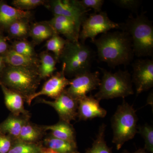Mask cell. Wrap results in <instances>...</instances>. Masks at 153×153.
I'll return each instance as SVG.
<instances>
[{"label": "cell", "mask_w": 153, "mask_h": 153, "mask_svg": "<svg viewBox=\"0 0 153 153\" xmlns=\"http://www.w3.org/2000/svg\"><path fill=\"white\" fill-rule=\"evenodd\" d=\"M113 3L118 7L127 9L137 13L141 4V1L139 0H113Z\"/></svg>", "instance_id": "31"}, {"label": "cell", "mask_w": 153, "mask_h": 153, "mask_svg": "<svg viewBox=\"0 0 153 153\" xmlns=\"http://www.w3.org/2000/svg\"><path fill=\"white\" fill-rule=\"evenodd\" d=\"M32 16L30 11H23L2 3L0 4V26L8 28L15 21L29 19Z\"/></svg>", "instance_id": "17"}, {"label": "cell", "mask_w": 153, "mask_h": 153, "mask_svg": "<svg viewBox=\"0 0 153 153\" xmlns=\"http://www.w3.org/2000/svg\"><path fill=\"white\" fill-rule=\"evenodd\" d=\"M55 33L63 35L66 40L78 42L81 27L74 21L63 16H54L48 22Z\"/></svg>", "instance_id": "13"}, {"label": "cell", "mask_w": 153, "mask_h": 153, "mask_svg": "<svg viewBox=\"0 0 153 153\" xmlns=\"http://www.w3.org/2000/svg\"><path fill=\"white\" fill-rule=\"evenodd\" d=\"M42 153H57L51 149L44 147L42 149Z\"/></svg>", "instance_id": "37"}, {"label": "cell", "mask_w": 153, "mask_h": 153, "mask_svg": "<svg viewBox=\"0 0 153 153\" xmlns=\"http://www.w3.org/2000/svg\"><path fill=\"white\" fill-rule=\"evenodd\" d=\"M45 147L57 153H80L77 150V144L59 139L49 136L44 139Z\"/></svg>", "instance_id": "23"}, {"label": "cell", "mask_w": 153, "mask_h": 153, "mask_svg": "<svg viewBox=\"0 0 153 153\" xmlns=\"http://www.w3.org/2000/svg\"><path fill=\"white\" fill-rule=\"evenodd\" d=\"M106 127L105 124L101 125L91 147L86 149L84 153H113L112 148L107 146L105 140Z\"/></svg>", "instance_id": "24"}, {"label": "cell", "mask_w": 153, "mask_h": 153, "mask_svg": "<svg viewBox=\"0 0 153 153\" xmlns=\"http://www.w3.org/2000/svg\"><path fill=\"white\" fill-rule=\"evenodd\" d=\"M30 116H16L11 114L0 124V133L8 135L15 140L19 137L22 126Z\"/></svg>", "instance_id": "18"}, {"label": "cell", "mask_w": 153, "mask_h": 153, "mask_svg": "<svg viewBox=\"0 0 153 153\" xmlns=\"http://www.w3.org/2000/svg\"><path fill=\"white\" fill-rule=\"evenodd\" d=\"M91 42L97 49L99 60L110 67L128 65L134 56L131 38L123 30L103 33Z\"/></svg>", "instance_id": "1"}, {"label": "cell", "mask_w": 153, "mask_h": 153, "mask_svg": "<svg viewBox=\"0 0 153 153\" xmlns=\"http://www.w3.org/2000/svg\"><path fill=\"white\" fill-rule=\"evenodd\" d=\"M15 140L10 136L0 133V153H8Z\"/></svg>", "instance_id": "33"}, {"label": "cell", "mask_w": 153, "mask_h": 153, "mask_svg": "<svg viewBox=\"0 0 153 153\" xmlns=\"http://www.w3.org/2000/svg\"><path fill=\"white\" fill-rule=\"evenodd\" d=\"M5 64L3 56L0 55V73H1L4 68H5Z\"/></svg>", "instance_id": "35"}, {"label": "cell", "mask_w": 153, "mask_h": 153, "mask_svg": "<svg viewBox=\"0 0 153 153\" xmlns=\"http://www.w3.org/2000/svg\"><path fill=\"white\" fill-rule=\"evenodd\" d=\"M49 8L54 16H63L74 21L81 27L82 22L87 16L90 9H86L78 1L54 0L50 2Z\"/></svg>", "instance_id": "9"}, {"label": "cell", "mask_w": 153, "mask_h": 153, "mask_svg": "<svg viewBox=\"0 0 153 153\" xmlns=\"http://www.w3.org/2000/svg\"><path fill=\"white\" fill-rule=\"evenodd\" d=\"M39 60L38 70L41 79L52 76L56 70V65L58 61L54 55L44 51L40 54Z\"/></svg>", "instance_id": "21"}, {"label": "cell", "mask_w": 153, "mask_h": 153, "mask_svg": "<svg viewBox=\"0 0 153 153\" xmlns=\"http://www.w3.org/2000/svg\"><path fill=\"white\" fill-rule=\"evenodd\" d=\"M42 126L45 131H50L52 137L76 144L75 131L71 124L60 120L55 125Z\"/></svg>", "instance_id": "16"}, {"label": "cell", "mask_w": 153, "mask_h": 153, "mask_svg": "<svg viewBox=\"0 0 153 153\" xmlns=\"http://www.w3.org/2000/svg\"><path fill=\"white\" fill-rule=\"evenodd\" d=\"M11 49L19 54L30 57H37L32 44L25 39L14 41Z\"/></svg>", "instance_id": "28"}, {"label": "cell", "mask_w": 153, "mask_h": 153, "mask_svg": "<svg viewBox=\"0 0 153 153\" xmlns=\"http://www.w3.org/2000/svg\"><path fill=\"white\" fill-rule=\"evenodd\" d=\"M79 40L85 44L88 38H90L91 42L99 34L106 33L112 29L120 30V25L110 20L106 13L101 12L87 16L82 22Z\"/></svg>", "instance_id": "7"}, {"label": "cell", "mask_w": 153, "mask_h": 153, "mask_svg": "<svg viewBox=\"0 0 153 153\" xmlns=\"http://www.w3.org/2000/svg\"><path fill=\"white\" fill-rule=\"evenodd\" d=\"M47 3L44 0H14L12 4L14 7L23 11H30L39 7L46 5Z\"/></svg>", "instance_id": "30"}, {"label": "cell", "mask_w": 153, "mask_h": 153, "mask_svg": "<svg viewBox=\"0 0 153 153\" xmlns=\"http://www.w3.org/2000/svg\"><path fill=\"white\" fill-rule=\"evenodd\" d=\"M4 95L5 103L7 108L12 114L16 116L23 115L30 116L28 111L24 106L25 98L22 95L14 91L11 90L0 83Z\"/></svg>", "instance_id": "15"}, {"label": "cell", "mask_w": 153, "mask_h": 153, "mask_svg": "<svg viewBox=\"0 0 153 153\" xmlns=\"http://www.w3.org/2000/svg\"><path fill=\"white\" fill-rule=\"evenodd\" d=\"M43 147L41 142L29 143L16 140L8 153H42Z\"/></svg>", "instance_id": "26"}, {"label": "cell", "mask_w": 153, "mask_h": 153, "mask_svg": "<svg viewBox=\"0 0 153 153\" xmlns=\"http://www.w3.org/2000/svg\"><path fill=\"white\" fill-rule=\"evenodd\" d=\"M67 41L56 33L47 41L46 47L47 50L53 52L58 61Z\"/></svg>", "instance_id": "27"}, {"label": "cell", "mask_w": 153, "mask_h": 153, "mask_svg": "<svg viewBox=\"0 0 153 153\" xmlns=\"http://www.w3.org/2000/svg\"><path fill=\"white\" fill-rule=\"evenodd\" d=\"M38 101L53 107L58 114L60 120L70 123L71 121L75 120L77 117L78 101L70 97L65 90L54 101L42 99Z\"/></svg>", "instance_id": "11"}, {"label": "cell", "mask_w": 153, "mask_h": 153, "mask_svg": "<svg viewBox=\"0 0 153 153\" xmlns=\"http://www.w3.org/2000/svg\"><path fill=\"white\" fill-rule=\"evenodd\" d=\"M100 72H85L78 74L70 80L68 87L65 91L70 97L78 101L87 96V94L95 90L100 84Z\"/></svg>", "instance_id": "8"}, {"label": "cell", "mask_w": 153, "mask_h": 153, "mask_svg": "<svg viewBox=\"0 0 153 153\" xmlns=\"http://www.w3.org/2000/svg\"><path fill=\"white\" fill-rule=\"evenodd\" d=\"M9 50L8 44L4 37L0 36V55L5 54Z\"/></svg>", "instance_id": "34"}, {"label": "cell", "mask_w": 153, "mask_h": 153, "mask_svg": "<svg viewBox=\"0 0 153 153\" xmlns=\"http://www.w3.org/2000/svg\"><path fill=\"white\" fill-rule=\"evenodd\" d=\"M107 113L106 110L100 106V101L92 95L86 96L78 101L77 117L79 120L104 118Z\"/></svg>", "instance_id": "14"}, {"label": "cell", "mask_w": 153, "mask_h": 153, "mask_svg": "<svg viewBox=\"0 0 153 153\" xmlns=\"http://www.w3.org/2000/svg\"><path fill=\"white\" fill-rule=\"evenodd\" d=\"M102 75L99 91L94 97L99 101L118 97H125L134 94L131 75L127 70L112 73L100 68Z\"/></svg>", "instance_id": "6"}, {"label": "cell", "mask_w": 153, "mask_h": 153, "mask_svg": "<svg viewBox=\"0 0 153 153\" xmlns=\"http://www.w3.org/2000/svg\"><path fill=\"white\" fill-rule=\"evenodd\" d=\"M69 83L70 80L66 78L62 68L60 72H57L50 76L44 83L41 90L29 97L26 100V102L30 105L33 100L42 95L47 96L55 99L63 93Z\"/></svg>", "instance_id": "12"}, {"label": "cell", "mask_w": 153, "mask_h": 153, "mask_svg": "<svg viewBox=\"0 0 153 153\" xmlns=\"http://www.w3.org/2000/svg\"><path fill=\"white\" fill-rule=\"evenodd\" d=\"M95 52L81 42L67 40L59 60L62 63L65 76L72 77L91 71Z\"/></svg>", "instance_id": "4"}, {"label": "cell", "mask_w": 153, "mask_h": 153, "mask_svg": "<svg viewBox=\"0 0 153 153\" xmlns=\"http://www.w3.org/2000/svg\"><path fill=\"white\" fill-rule=\"evenodd\" d=\"M55 33L48 22L34 23L30 27L29 36L35 43H41L48 40Z\"/></svg>", "instance_id": "22"}, {"label": "cell", "mask_w": 153, "mask_h": 153, "mask_svg": "<svg viewBox=\"0 0 153 153\" xmlns=\"http://www.w3.org/2000/svg\"><path fill=\"white\" fill-rule=\"evenodd\" d=\"M28 19H19L11 24L7 28L10 36L20 40L25 39L27 36H29L30 26Z\"/></svg>", "instance_id": "25"}, {"label": "cell", "mask_w": 153, "mask_h": 153, "mask_svg": "<svg viewBox=\"0 0 153 153\" xmlns=\"http://www.w3.org/2000/svg\"><path fill=\"white\" fill-rule=\"evenodd\" d=\"M121 153H148L147 152H146L144 149H139L137 150L136 151V152H134L133 153H130L128 151L125 150L123 151Z\"/></svg>", "instance_id": "36"}, {"label": "cell", "mask_w": 153, "mask_h": 153, "mask_svg": "<svg viewBox=\"0 0 153 153\" xmlns=\"http://www.w3.org/2000/svg\"><path fill=\"white\" fill-rule=\"evenodd\" d=\"M80 4L86 9H93L94 13L101 12L102 6L104 3L103 0H81L78 1Z\"/></svg>", "instance_id": "32"}, {"label": "cell", "mask_w": 153, "mask_h": 153, "mask_svg": "<svg viewBox=\"0 0 153 153\" xmlns=\"http://www.w3.org/2000/svg\"><path fill=\"white\" fill-rule=\"evenodd\" d=\"M120 30L127 32L131 39L134 55L138 57H152L153 25L144 13L136 17L129 16Z\"/></svg>", "instance_id": "2"}, {"label": "cell", "mask_w": 153, "mask_h": 153, "mask_svg": "<svg viewBox=\"0 0 153 153\" xmlns=\"http://www.w3.org/2000/svg\"><path fill=\"white\" fill-rule=\"evenodd\" d=\"M1 73L0 83L21 94L25 101L37 92L42 79L37 67L8 65Z\"/></svg>", "instance_id": "3"}, {"label": "cell", "mask_w": 153, "mask_h": 153, "mask_svg": "<svg viewBox=\"0 0 153 153\" xmlns=\"http://www.w3.org/2000/svg\"><path fill=\"white\" fill-rule=\"evenodd\" d=\"M131 79L135 85L136 94L149 90L153 86V61L149 59H140L132 64Z\"/></svg>", "instance_id": "10"}, {"label": "cell", "mask_w": 153, "mask_h": 153, "mask_svg": "<svg viewBox=\"0 0 153 153\" xmlns=\"http://www.w3.org/2000/svg\"><path fill=\"white\" fill-rule=\"evenodd\" d=\"M137 133L140 134L145 141L144 149L147 152L153 153V128L148 124L137 127Z\"/></svg>", "instance_id": "29"}, {"label": "cell", "mask_w": 153, "mask_h": 153, "mask_svg": "<svg viewBox=\"0 0 153 153\" xmlns=\"http://www.w3.org/2000/svg\"><path fill=\"white\" fill-rule=\"evenodd\" d=\"M113 137L112 143L119 150L126 142L132 139L137 133L138 117L133 105L124 99L118 106L111 120Z\"/></svg>", "instance_id": "5"}, {"label": "cell", "mask_w": 153, "mask_h": 153, "mask_svg": "<svg viewBox=\"0 0 153 153\" xmlns=\"http://www.w3.org/2000/svg\"><path fill=\"white\" fill-rule=\"evenodd\" d=\"M6 64L16 67H35L38 68L39 58L30 57L19 54L13 49H9L3 56Z\"/></svg>", "instance_id": "19"}, {"label": "cell", "mask_w": 153, "mask_h": 153, "mask_svg": "<svg viewBox=\"0 0 153 153\" xmlns=\"http://www.w3.org/2000/svg\"><path fill=\"white\" fill-rule=\"evenodd\" d=\"M45 132L42 126H38L30 122L29 119L23 125L17 140L26 143H40Z\"/></svg>", "instance_id": "20"}]
</instances>
